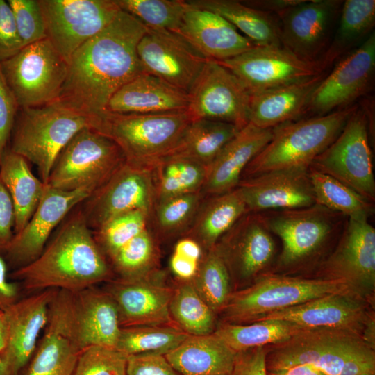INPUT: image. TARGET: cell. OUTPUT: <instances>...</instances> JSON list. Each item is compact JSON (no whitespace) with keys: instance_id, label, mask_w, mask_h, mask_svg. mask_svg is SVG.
I'll return each instance as SVG.
<instances>
[{"instance_id":"9","label":"cell","mask_w":375,"mask_h":375,"mask_svg":"<svg viewBox=\"0 0 375 375\" xmlns=\"http://www.w3.org/2000/svg\"><path fill=\"white\" fill-rule=\"evenodd\" d=\"M0 67L20 108L56 101L67 76L68 63L46 38L1 61Z\"/></svg>"},{"instance_id":"22","label":"cell","mask_w":375,"mask_h":375,"mask_svg":"<svg viewBox=\"0 0 375 375\" xmlns=\"http://www.w3.org/2000/svg\"><path fill=\"white\" fill-rule=\"evenodd\" d=\"M47 289L19 299L6 312V335L1 353V375H21L46 326L50 303L56 291Z\"/></svg>"},{"instance_id":"47","label":"cell","mask_w":375,"mask_h":375,"mask_svg":"<svg viewBox=\"0 0 375 375\" xmlns=\"http://www.w3.org/2000/svg\"><path fill=\"white\" fill-rule=\"evenodd\" d=\"M150 213L135 210L114 217L93 233L108 259L133 238L149 227Z\"/></svg>"},{"instance_id":"55","label":"cell","mask_w":375,"mask_h":375,"mask_svg":"<svg viewBox=\"0 0 375 375\" xmlns=\"http://www.w3.org/2000/svg\"><path fill=\"white\" fill-rule=\"evenodd\" d=\"M374 348L367 347L344 364L340 375H374Z\"/></svg>"},{"instance_id":"8","label":"cell","mask_w":375,"mask_h":375,"mask_svg":"<svg viewBox=\"0 0 375 375\" xmlns=\"http://www.w3.org/2000/svg\"><path fill=\"white\" fill-rule=\"evenodd\" d=\"M126 162L119 146L92 128L78 132L58 156L47 184L62 191L101 187Z\"/></svg>"},{"instance_id":"25","label":"cell","mask_w":375,"mask_h":375,"mask_svg":"<svg viewBox=\"0 0 375 375\" xmlns=\"http://www.w3.org/2000/svg\"><path fill=\"white\" fill-rule=\"evenodd\" d=\"M308 168L277 169L241 180L237 188L248 212L301 208L314 205L315 199Z\"/></svg>"},{"instance_id":"61","label":"cell","mask_w":375,"mask_h":375,"mask_svg":"<svg viewBox=\"0 0 375 375\" xmlns=\"http://www.w3.org/2000/svg\"><path fill=\"white\" fill-rule=\"evenodd\" d=\"M1 356L0 353V375H1Z\"/></svg>"},{"instance_id":"21","label":"cell","mask_w":375,"mask_h":375,"mask_svg":"<svg viewBox=\"0 0 375 375\" xmlns=\"http://www.w3.org/2000/svg\"><path fill=\"white\" fill-rule=\"evenodd\" d=\"M327 278L372 291L375 285V228L365 217H347L334 250L319 265Z\"/></svg>"},{"instance_id":"48","label":"cell","mask_w":375,"mask_h":375,"mask_svg":"<svg viewBox=\"0 0 375 375\" xmlns=\"http://www.w3.org/2000/svg\"><path fill=\"white\" fill-rule=\"evenodd\" d=\"M127 357L115 348L88 347L80 353L74 375H126Z\"/></svg>"},{"instance_id":"13","label":"cell","mask_w":375,"mask_h":375,"mask_svg":"<svg viewBox=\"0 0 375 375\" xmlns=\"http://www.w3.org/2000/svg\"><path fill=\"white\" fill-rule=\"evenodd\" d=\"M81 208L88 226L94 231L120 214L135 210L151 213L156 204L153 165L125 162Z\"/></svg>"},{"instance_id":"40","label":"cell","mask_w":375,"mask_h":375,"mask_svg":"<svg viewBox=\"0 0 375 375\" xmlns=\"http://www.w3.org/2000/svg\"><path fill=\"white\" fill-rule=\"evenodd\" d=\"M204 198L201 191H199L156 203L149 227L158 242L185 235Z\"/></svg>"},{"instance_id":"57","label":"cell","mask_w":375,"mask_h":375,"mask_svg":"<svg viewBox=\"0 0 375 375\" xmlns=\"http://www.w3.org/2000/svg\"><path fill=\"white\" fill-rule=\"evenodd\" d=\"M201 262L172 252L169 265L171 272L180 281H190L197 273Z\"/></svg>"},{"instance_id":"49","label":"cell","mask_w":375,"mask_h":375,"mask_svg":"<svg viewBox=\"0 0 375 375\" xmlns=\"http://www.w3.org/2000/svg\"><path fill=\"white\" fill-rule=\"evenodd\" d=\"M23 47L47 38L38 0H8Z\"/></svg>"},{"instance_id":"11","label":"cell","mask_w":375,"mask_h":375,"mask_svg":"<svg viewBox=\"0 0 375 375\" xmlns=\"http://www.w3.org/2000/svg\"><path fill=\"white\" fill-rule=\"evenodd\" d=\"M46 35L68 63L74 53L121 11L115 0H38Z\"/></svg>"},{"instance_id":"4","label":"cell","mask_w":375,"mask_h":375,"mask_svg":"<svg viewBox=\"0 0 375 375\" xmlns=\"http://www.w3.org/2000/svg\"><path fill=\"white\" fill-rule=\"evenodd\" d=\"M95 121L58 101L37 107L20 108L10 135L12 152L33 163L41 181H48L56 160L72 138Z\"/></svg>"},{"instance_id":"35","label":"cell","mask_w":375,"mask_h":375,"mask_svg":"<svg viewBox=\"0 0 375 375\" xmlns=\"http://www.w3.org/2000/svg\"><path fill=\"white\" fill-rule=\"evenodd\" d=\"M192 6L216 12L258 47H281L276 15L252 8L242 1L190 0Z\"/></svg>"},{"instance_id":"41","label":"cell","mask_w":375,"mask_h":375,"mask_svg":"<svg viewBox=\"0 0 375 375\" xmlns=\"http://www.w3.org/2000/svg\"><path fill=\"white\" fill-rule=\"evenodd\" d=\"M308 172L315 203L350 218L369 219L374 215V203L353 189L311 167Z\"/></svg>"},{"instance_id":"34","label":"cell","mask_w":375,"mask_h":375,"mask_svg":"<svg viewBox=\"0 0 375 375\" xmlns=\"http://www.w3.org/2000/svg\"><path fill=\"white\" fill-rule=\"evenodd\" d=\"M0 181L7 190L15 208V234L25 226L33 215L46 183L33 174L25 158L8 147L0 158Z\"/></svg>"},{"instance_id":"1","label":"cell","mask_w":375,"mask_h":375,"mask_svg":"<svg viewBox=\"0 0 375 375\" xmlns=\"http://www.w3.org/2000/svg\"><path fill=\"white\" fill-rule=\"evenodd\" d=\"M147 31L140 21L121 10L74 53L56 101L96 121L119 88L145 73L137 46Z\"/></svg>"},{"instance_id":"54","label":"cell","mask_w":375,"mask_h":375,"mask_svg":"<svg viewBox=\"0 0 375 375\" xmlns=\"http://www.w3.org/2000/svg\"><path fill=\"white\" fill-rule=\"evenodd\" d=\"M15 212L10 197L0 181V252L5 249L15 235Z\"/></svg>"},{"instance_id":"44","label":"cell","mask_w":375,"mask_h":375,"mask_svg":"<svg viewBox=\"0 0 375 375\" xmlns=\"http://www.w3.org/2000/svg\"><path fill=\"white\" fill-rule=\"evenodd\" d=\"M159 256L158 240L148 227L119 249L108 262L119 278L134 279L157 269Z\"/></svg>"},{"instance_id":"17","label":"cell","mask_w":375,"mask_h":375,"mask_svg":"<svg viewBox=\"0 0 375 375\" xmlns=\"http://www.w3.org/2000/svg\"><path fill=\"white\" fill-rule=\"evenodd\" d=\"M82 350L74 328L72 292L58 290L42 336L21 375H74Z\"/></svg>"},{"instance_id":"14","label":"cell","mask_w":375,"mask_h":375,"mask_svg":"<svg viewBox=\"0 0 375 375\" xmlns=\"http://www.w3.org/2000/svg\"><path fill=\"white\" fill-rule=\"evenodd\" d=\"M188 112L194 120L249 124L251 95L240 80L216 60H207L188 92Z\"/></svg>"},{"instance_id":"33","label":"cell","mask_w":375,"mask_h":375,"mask_svg":"<svg viewBox=\"0 0 375 375\" xmlns=\"http://www.w3.org/2000/svg\"><path fill=\"white\" fill-rule=\"evenodd\" d=\"M247 212L238 188L224 194L205 197L185 235L196 240L206 251L214 247Z\"/></svg>"},{"instance_id":"37","label":"cell","mask_w":375,"mask_h":375,"mask_svg":"<svg viewBox=\"0 0 375 375\" xmlns=\"http://www.w3.org/2000/svg\"><path fill=\"white\" fill-rule=\"evenodd\" d=\"M240 130L229 123L194 120L177 144L163 158H188L208 167Z\"/></svg>"},{"instance_id":"60","label":"cell","mask_w":375,"mask_h":375,"mask_svg":"<svg viewBox=\"0 0 375 375\" xmlns=\"http://www.w3.org/2000/svg\"><path fill=\"white\" fill-rule=\"evenodd\" d=\"M6 335V316L5 310L0 308V353L3 351Z\"/></svg>"},{"instance_id":"6","label":"cell","mask_w":375,"mask_h":375,"mask_svg":"<svg viewBox=\"0 0 375 375\" xmlns=\"http://www.w3.org/2000/svg\"><path fill=\"white\" fill-rule=\"evenodd\" d=\"M267 226L282 244L277 266L297 267L312 262L325 247L338 242L347 217L321 205L260 212Z\"/></svg>"},{"instance_id":"27","label":"cell","mask_w":375,"mask_h":375,"mask_svg":"<svg viewBox=\"0 0 375 375\" xmlns=\"http://www.w3.org/2000/svg\"><path fill=\"white\" fill-rule=\"evenodd\" d=\"M187 4L176 33L206 60L222 61L255 47L217 13Z\"/></svg>"},{"instance_id":"42","label":"cell","mask_w":375,"mask_h":375,"mask_svg":"<svg viewBox=\"0 0 375 375\" xmlns=\"http://www.w3.org/2000/svg\"><path fill=\"white\" fill-rule=\"evenodd\" d=\"M171 318L191 335H206L215 330V313L194 288L191 280L180 281L169 305Z\"/></svg>"},{"instance_id":"10","label":"cell","mask_w":375,"mask_h":375,"mask_svg":"<svg viewBox=\"0 0 375 375\" xmlns=\"http://www.w3.org/2000/svg\"><path fill=\"white\" fill-rule=\"evenodd\" d=\"M369 122L364 106H358L337 138L310 167L345 184L375 202V179Z\"/></svg>"},{"instance_id":"58","label":"cell","mask_w":375,"mask_h":375,"mask_svg":"<svg viewBox=\"0 0 375 375\" xmlns=\"http://www.w3.org/2000/svg\"><path fill=\"white\" fill-rule=\"evenodd\" d=\"M303 0H250L242 1L245 5L265 13L276 15Z\"/></svg>"},{"instance_id":"26","label":"cell","mask_w":375,"mask_h":375,"mask_svg":"<svg viewBox=\"0 0 375 375\" xmlns=\"http://www.w3.org/2000/svg\"><path fill=\"white\" fill-rule=\"evenodd\" d=\"M278 319L306 330L332 329L360 334L367 324L363 306L347 293L319 297L261 316L253 322Z\"/></svg>"},{"instance_id":"5","label":"cell","mask_w":375,"mask_h":375,"mask_svg":"<svg viewBox=\"0 0 375 375\" xmlns=\"http://www.w3.org/2000/svg\"><path fill=\"white\" fill-rule=\"evenodd\" d=\"M193 119L187 110L137 114L105 111L94 130L113 140L126 161L153 165L178 142Z\"/></svg>"},{"instance_id":"15","label":"cell","mask_w":375,"mask_h":375,"mask_svg":"<svg viewBox=\"0 0 375 375\" xmlns=\"http://www.w3.org/2000/svg\"><path fill=\"white\" fill-rule=\"evenodd\" d=\"M344 1L303 0L276 15L282 47L317 63L331 41Z\"/></svg>"},{"instance_id":"38","label":"cell","mask_w":375,"mask_h":375,"mask_svg":"<svg viewBox=\"0 0 375 375\" xmlns=\"http://www.w3.org/2000/svg\"><path fill=\"white\" fill-rule=\"evenodd\" d=\"M308 331L285 321L268 319L249 324L226 323L217 327L214 333L235 352L280 344Z\"/></svg>"},{"instance_id":"7","label":"cell","mask_w":375,"mask_h":375,"mask_svg":"<svg viewBox=\"0 0 375 375\" xmlns=\"http://www.w3.org/2000/svg\"><path fill=\"white\" fill-rule=\"evenodd\" d=\"M338 278H305L267 274L249 288L231 294L223 308L231 323L253 322L265 315L326 295L347 293Z\"/></svg>"},{"instance_id":"45","label":"cell","mask_w":375,"mask_h":375,"mask_svg":"<svg viewBox=\"0 0 375 375\" xmlns=\"http://www.w3.org/2000/svg\"><path fill=\"white\" fill-rule=\"evenodd\" d=\"M230 280L228 268L214 247L205 252L191 281L201 297L216 313L223 310L229 299Z\"/></svg>"},{"instance_id":"23","label":"cell","mask_w":375,"mask_h":375,"mask_svg":"<svg viewBox=\"0 0 375 375\" xmlns=\"http://www.w3.org/2000/svg\"><path fill=\"white\" fill-rule=\"evenodd\" d=\"M158 269L134 279L110 281L105 290L115 301L121 327L170 324L169 305L173 289Z\"/></svg>"},{"instance_id":"51","label":"cell","mask_w":375,"mask_h":375,"mask_svg":"<svg viewBox=\"0 0 375 375\" xmlns=\"http://www.w3.org/2000/svg\"><path fill=\"white\" fill-rule=\"evenodd\" d=\"M23 47L10 6L8 1L0 0V62Z\"/></svg>"},{"instance_id":"50","label":"cell","mask_w":375,"mask_h":375,"mask_svg":"<svg viewBox=\"0 0 375 375\" xmlns=\"http://www.w3.org/2000/svg\"><path fill=\"white\" fill-rule=\"evenodd\" d=\"M19 107L0 67V158L8 147Z\"/></svg>"},{"instance_id":"19","label":"cell","mask_w":375,"mask_h":375,"mask_svg":"<svg viewBox=\"0 0 375 375\" xmlns=\"http://www.w3.org/2000/svg\"><path fill=\"white\" fill-rule=\"evenodd\" d=\"M92 194L88 189L62 191L46 184L33 215L25 226L14 235L3 252L14 270L36 259L54 229L72 210Z\"/></svg>"},{"instance_id":"43","label":"cell","mask_w":375,"mask_h":375,"mask_svg":"<svg viewBox=\"0 0 375 375\" xmlns=\"http://www.w3.org/2000/svg\"><path fill=\"white\" fill-rule=\"evenodd\" d=\"M189 335L171 324L122 327L115 349L126 356L158 353L165 355Z\"/></svg>"},{"instance_id":"24","label":"cell","mask_w":375,"mask_h":375,"mask_svg":"<svg viewBox=\"0 0 375 375\" xmlns=\"http://www.w3.org/2000/svg\"><path fill=\"white\" fill-rule=\"evenodd\" d=\"M273 233L260 212H247L215 246L230 275L249 280L265 269L276 253Z\"/></svg>"},{"instance_id":"3","label":"cell","mask_w":375,"mask_h":375,"mask_svg":"<svg viewBox=\"0 0 375 375\" xmlns=\"http://www.w3.org/2000/svg\"><path fill=\"white\" fill-rule=\"evenodd\" d=\"M356 107L351 105L274 128L272 138L248 164L240 181L277 169L308 168L340 134Z\"/></svg>"},{"instance_id":"2","label":"cell","mask_w":375,"mask_h":375,"mask_svg":"<svg viewBox=\"0 0 375 375\" xmlns=\"http://www.w3.org/2000/svg\"><path fill=\"white\" fill-rule=\"evenodd\" d=\"M112 274L81 208L62 223L36 259L15 269L10 276L28 291L74 293L110 281Z\"/></svg>"},{"instance_id":"56","label":"cell","mask_w":375,"mask_h":375,"mask_svg":"<svg viewBox=\"0 0 375 375\" xmlns=\"http://www.w3.org/2000/svg\"><path fill=\"white\" fill-rule=\"evenodd\" d=\"M7 270V263L0 256V308L3 310L20 299L19 286L8 281Z\"/></svg>"},{"instance_id":"18","label":"cell","mask_w":375,"mask_h":375,"mask_svg":"<svg viewBox=\"0 0 375 375\" xmlns=\"http://www.w3.org/2000/svg\"><path fill=\"white\" fill-rule=\"evenodd\" d=\"M375 71V34L337 62L314 90L306 112L316 116L351 106L371 87Z\"/></svg>"},{"instance_id":"59","label":"cell","mask_w":375,"mask_h":375,"mask_svg":"<svg viewBox=\"0 0 375 375\" xmlns=\"http://www.w3.org/2000/svg\"><path fill=\"white\" fill-rule=\"evenodd\" d=\"M267 375H324L319 369L309 365H295L267 371Z\"/></svg>"},{"instance_id":"36","label":"cell","mask_w":375,"mask_h":375,"mask_svg":"<svg viewBox=\"0 0 375 375\" xmlns=\"http://www.w3.org/2000/svg\"><path fill=\"white\" fill-rule=\"evenodd\" d=\"M374 24V0L344 1L336 31L317 62L320 71L324 72L365 40L372 33Z\"/></svg>"},{"instance_id":"29","label":"cell","mask_w":375,"mask_h":375,"mask_svg":"<svg viewBox=\"0 0 375 375\" xmlns=\"http://www.w3.org/2000/svg\"><path fill=\"white\" fill-rule=\"evenodd\" d=\"M72 310L82 349L90 346L115 349L122 327L117 306L105 290L92 286L72 292Z\"/></svg>"},{"instance_id":"53","label":"cell","mask_w":375,"mask_h":375,"mask_svg":"<svg viewBox=\"0 0 375 375\" xmlns=\"http://www.w3.org/2000/svg\"><path fill=\"white\" fill-rule=\"evenodd\" d=\"M266 354L263 347L237 353L231 375H267Z\"/></svg>"},{"instance_id":"12","label":"cell","mask_w":375,"mask_h":375,"mask_svg":"<svg viewBox=\"0 0 375 375\" xmlns=\"http://www.w3.org/2000/svg\"><path fill=\"white\" fill-rule=\"evenodd\" d=\"M281 344L267 353V371L309 365L324 375H340L347 360L371 347L358 333L332 329L305 331Z\"/></svg>"},{"instance_id":"52","label":"cell","mask_w":375,"mask_h":375,"mask_svg":"<svg viewBox=\"0 0 375 375\" xmlns=\"http://www.w3.org/2000/svg\"><path fill=\"white\" fill-rule=\"evenodd\" d=\"M126 375H181L164 355L144 353L127 357Z\"/></svg>"},{"instance_id":"16","label":"cell","mask_w":375,"mask_h":375,"mask_svg":"<svg viewBox=\"0 0 375 375\" xmlns=\"http://www.w3.org/2000/svg\"><path fill=\"white\" fill-rule=\"evenodd\" d=\"M217 62L240 80L251 96L323 73L317 63L303 60L282 46H255Z\"/></svg>"},{"instance_id":"46","label":"cell","mask_w":375,"mask_h":375,"mask_svg":"<svg viewBox=\"0 0 375 375\" xmlns=\"http://www.w3.org/2000/svg\"><path fill=\"white\" fill-rule=\"evenodd\" d=\"M147 28L177 33L187 8L181 0H115Z\"/></svg>"},{"instance_id":"39","label":"cell","mask_w":375,"mask_h":375,"mask_svg":"<svg viewBox=\"0 0 375 375\" xmlns=\"http://www.w3.org/2000/svg\"><path fill=\"white\" fill-rule=\"evenodd\" d=\"M207 167L179 157H165L153 164L156 203L201 191Z\"/></svg>"},{"instance_id":"28","label":"cell","mask_w":375,"mask_h":375,"mask_svg":"<svg viewBox=\"0 0 375 375\" xmlns=\"http://www.w3.org/2000/svg\"><path fill=\"white\" fill-rule=\"evenodd\" d=\"M274 128L248 124L240 129L207 167L201 192L205 197L235 189L248 164L272 138Z\"/></svg>"},{"instance_id":"20","label":"cell","mask_w":375,"mask_h":375,"mask_svg":"<svg viewBox=\"0 0 375 375\" xmlns=\"http://www.w3.org/2000/svg\"><path fill=\"white\" fill-rule=\"evenodd\" d=\"M137 54L145 73L187 92L207 61L178 33L149 28Z\"/></svg>"},{"instance_id":"32","label":"cell","mask_w":375,"mask_h":375,"mask_svg":"<svg viewBox=\"0 0 375 375\" xmlns=\"http://www.w3.org/2000/svg\"><path fill=\"white\" fill-rule=\"evenodd\" d=\"M236 353L213 333L189 335L164 356L181 375H231Z\"/></svg>"},{"instance_id":"30","label":"cell","mask_w":375,"mask_h":375,"mask_svg":"<svg viewBox=\"0 0 375 375\" xmlns=\"http://www.w3.org/2000/svg\"><path fill=\"white\" fill-rule=\"evenodd\" d=\"M188 107L186 91L144 73L119 88L110 99L106 110L151 114L185 111Z\"/></svg>"},{"instance_id":"31","label":"cell","mask_w":375,"mask_h":375,"mask_svg":"<svg viewBox=\"0 0 375 375\" xmlns=\"http://www.w3.org/2000/svg\"><path fill=\"white\" fill-rule=\"evenodd\" d=\"M324 76L323 72L251 95L249 123L260 128H274L297 120L306 113L311 96Z\"/></svg>"}]
</instances>
